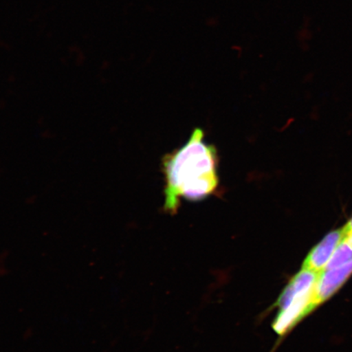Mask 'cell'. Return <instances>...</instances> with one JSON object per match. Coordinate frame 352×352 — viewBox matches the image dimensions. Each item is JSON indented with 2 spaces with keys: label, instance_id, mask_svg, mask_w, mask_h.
Instances as JSON below:
<instances>
[{
  "label": "cell",
  "instance_id": "6da1fadb",
  "mask_svg": "<svg viewBox=\"0 0 352 352\" xmlns=\"http://www.w3.org/2000/svg\"><path fill=\"white\" fill-rule=\"evenodd\" d=\"M164 210L175 214L182 200L200 201L217 195L220 184L219 156L206 142L204 130H193L183 146L162 158Z\"/></svg>",
  "mask_w": 352,
  "mask_h": 352
},
{
  "label": "cell",
  "instance_id": "7a4b0ae2",
  "mask_svg": "<svg viewBox=\"0 0 352 352\" xmlns=\"http://www.w3.org/2000/svg\"><path fill=\"white\" fill-rule=\"evenodd\" d=\"M319 274L302 268L281 293L276 302L278 314L272 324L278 336H285L315 309L314 290Z\"/></svg>",
  "mask_w": 352,
  "mask_h": 352
},
{
  "label": "cell",
  "instance_id": "3957f363",
  "mask_svg": "<svg viewBox=\"0 0 352 352\" xmlns=\"http://www.w3.org/2000/svg\"><path fill=\"white\" fill-rule=\"evenodd\" d=\"M352 274V261L320 272L315 286L314 303L318 307L340 289Z\"/></svg>",
  "mask_w": 352,
  "mask_h": 352
},
{
  "label": "cell",
  "instance_id": "277c9868",
  "mask_svg": "<svg viewBox=\"0 0 352 352\" xmlns=\"http://www.w3.org/2000/svg\"><path fill=\"white\" fill-rule=\"evenodd\" d=\"M344 235L343 228L328 233L308 254L302 268L319 274L324 271Z\"/></svg>",
  "mask_w": 352,
  "mask_h": 352
},
{
  "label": "cell",
  "instance_id": "5b68a950",
  "mask_svg": "<svg viewBox=\"0 0 352 352\" xmlns=\"http://www.w3.org/2000/svg\"><path fill=\"white\" fill-rule=\"evenodd\" d=\"M351 261H352V249L342 240L324 270L340 267Z\"/></svg>",
  "mask_w": 352,
  "mask_h": 352
},
{
  "label": "cell",
  "instance_id": "8992f818",
  "mask_svg": "<svg viewBox=\"0 0 352 352\" xmlns=\"http://www.w3.org/2000/svg\"><path fill=\"white\" fill-rule=\"evenodd\" d=\"M343 230H344L345 233L352 231V218L346 224L345 227H343Z\"/></svg>",
  "mask_w": 352,
  "mask_h": 352
}]
</instances>
